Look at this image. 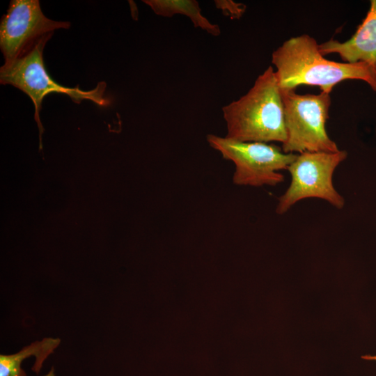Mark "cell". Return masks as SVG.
<instances>
[{
    "mask_svg": "<svg viewBox=\"0 0 376 376\" xmlns=\"http://www.w3.org/2000/svg\"><path fill=\"white\" fill-rule=\"evenodd\" d=\"M153 12L158 15L171 17L175 15L188 17L194 26L208 33L218 36L221 29L217 24L210 22L201 13L199 3L195 0H143Z\"/></svg>",
    "mask_w": 376,
    "mask_h": 376,
    "instance_id": "10",
    "label": "cell"
},
{
    "mask_svg": "<svg viewBox=\"0 0 376 376\" xmlns=\"http://www.w3.org/2000/svg\"><path fill=\"white\" fill-rule=\"evenodd\" d=\"M361 358H362L363 359H365V360L375 361H376V355H375V356H372V355H364V356H362Z\"/></svg>",
    "mask_w": 376,
    "mask_h": 376,
    "instance_id": "12",
    "label": "cell"
},
{
    "mask_svg": "<svg viewBox=\"0 0 376 376\" xmlns=\"http://www.w3.org/2000/svg\"><path fill=\"white\" fill-rule=\"evenodd\" d=\"M226 137L242 142L285 143L283 104L272 66L256 79L240 98L222 108Z\"/></svg>",
    "mask_w": 376,
    "mask_h": 376,
    "instance_id": "2",
    "label": "cell"
},
{
    "mask_svg": "<svg viewBox=\"0 0 376 376\" xmlns=\"http://www.w3.org/2000/svg\"><path fill=\"white\" fill-rule=\"evenodd\" d=\"M272 63L281 89L295 90L300 85H310L330 94L337 84L359 79L376 92V72L370 65L363 62L329 61L320 52L316 40L307 34L285 41L273 52Z\"/></svg>",
    "mask_w": 376,
    "mask_h": 376,
    "instance_id": "1",
    "label": "cell"
},
{
    "mask_svg": "<svg viewBox=\"0 0 376 376\" xmlns=\"http://www.w3.org/2000/svg\"><path fill=\"white\" fill-rule=\"evenodd\" d=\"M60 341L59 338H45L25 346L17 353L1 354L0 376H26L21 365L25 359L31 356L36 357L32 370L38 374L44 361L59 345Z\"/></svg>",
    "mask_w": 376,
    "mask_h": 376,
    "instance_id": "9",
    "label": "cell"
},
{
    "mask_svg": "<svg viewBox=\"0 0 376 376\" xmlns=\"http://www.w3.org/2000/svg\"><path fill=\"white\" fill-rule=\"evenodd\" d=\"M215 6L222 13L230 19H240L244 14L246 7L242 3H237L231 0H216Z\"/></svg>",
    "mask_w": 376,
    "mask_h": 376,
    "instance_id": "11",
    "label": "cell"
},
{
    "mask_svg": "<svg viewBox=\"0 0 376 376\" xmlns=\"http://www.w3.org/2000/svg\"><path fill=\"white\" fill-rule=\"evenodd\" d=\"M70 22L55 21L42 13L38 0H12L0 23V48L4 63L27 52L38 41Z\"/></svg>",
    "mask_w": 376,
    "mask_h": 376,
    "instance_id": "7",
    "label": "cell"
},
{
    "mask_svg": "<svg viewBox=\"0 0 376 376\" xmlns=\"http://www.w3.org/2000/svg\"><path fill=\"white\" fill-rule=\"evenodd\" d=\"M287 139L285 153L337 152L336 143L326 130L331 97L329 93L299 95L295 89H281Z\"/></svg>",
    "mask_w": 376,
    "mask_h": 376,
    "instance_id": "4",
    "label": "cell"
},
{
    "mask_svg": "<svg viewBox=\"0 0 376 376\" xmlns=\"http://www.w3.org/2000/svg\"><path fill=\"white\" fill-rule=\"evenodd\" d=\"M347 157V152L340 150L297 154L287 169L291 182L279 198L276 212L284 214L298 201L309 198L324 200L338 210L343 208L345 199L336 190L332 178L337 166Z\"/></svg>",
    "mask_w": 376,
    "mask_h": 376,
    "instance_id": "6",
    "label": "cell"
},
{
    "mask_svg": "<svg viewBox=\"0 0 376 376\" xmlns=\"http://www.w3.org/2000/svg\"><path fill=\"white\" fill-rule=\"evenodd\" d=\"M52 35L45 36L24 54L9 63H4L0 68V83L17 88L33 103L34 119L39 132V151H42V134L45 131L40 111L47 95L52 93L65 94L77 104L84 100H91L100 106L109 104L104 97L107 87L104 81L99 82L92 90L84 91L77 86H63L52 79L45 67L43 50Z\"/></svg>",
    "mask_w": 376,
    "mask_h": 376,
    "instance_id": "3",
    "label": "cell"
},
{
    "mask_svg": "<svg viewBox=\"0 0 376 376\" xmlns=\"http://www.w3.org/2000/svg\"><path fill=\"white\" fill-rule=\"evenodd\" d=\"M319 50L323 56L337 54L345 63H366L376 72V0L370 1L366 17L349 40L330 39L320 44Z\"/></svg>",
    "mask_w": 376,
    "mask_h": 376,
    "instance_id": "8",
    "label": "cell"
},
{
    "mask_svg": "<svg viewBox=\"0 0 376 376\" xmlns=\"http://www.w3.org/2000/svg\"><path fill=\"white\" fill-rule=\"evenodd\" d=\"M206 139L224 159L234 164L233 182L240 186H276L284 181L280 171L287 170L297 156L267 143L242 142L212 134Z\"/></svg>",
    "mask_w": 376,
    "mask_h": 376,
    "instance_id": "5",
    "label": "cell"
}]
</instances>
